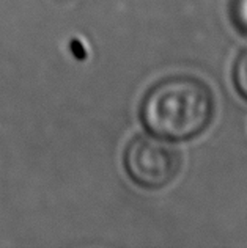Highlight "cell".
<instances>
[{
	"mask_svg": "<svg viewBox=\"0 0 247 248\" xmlns=\"http://www.w3.org/2000/svg\"><path fill=\"white\" fill-rule=\"evenodd\" d=\"M230 15L236 30L247 36V0H231Z\"/></svg>",
	"mask_w": 247,
	"mask_h": 248,
	"instance_id": "4",
	"label": "cell"
},
{
	"mask_svg": "<svg viewBox=\"0 0 247 248\" xmlns=\"http://www.w3.org/2000/svg\"><path fill=\"white\" fill-rule=\"evenodd\" d=\"M126 173L135 184L158 190L177 178L181 155L168 140L156 135H140L129 143L123 155Z\"/></svg>",
	"mask_w": 247,
	"mask_h": 248,
	"instance_id": "2",
	"label": "cell"
},
{
	"mask_svg": "<svg viewBox=\"0 0 247 248\" xmlns=\"http://www.w3.org/2000/svg\"><path fill=\"white\" fill-rule=\"evenodd\" d=\"M214 115L211 90L187 76L168 77L149 88L140 106V120L149 134L184 141L210 126Z\"/></svg>",
	"mask_w": 247,
	"mask_h": 248,
	"instance_id": "1",
	"label": "cell"
},
{
	"mask_svg": "<svg viewBox=\"0 0 247 248\" xmlns=\"http://www.w3.org/2000/svg\"><path fill=\"white\" fill-rule=\"evenodd\" d=\"M233 83L239 94L247 101V50H244L233 66Z\"/></svg>",
	"mask_w": 247,
	"mask_h": 248,
	"instance_id": "3",
	"label": "cell"
}]
</instances>
